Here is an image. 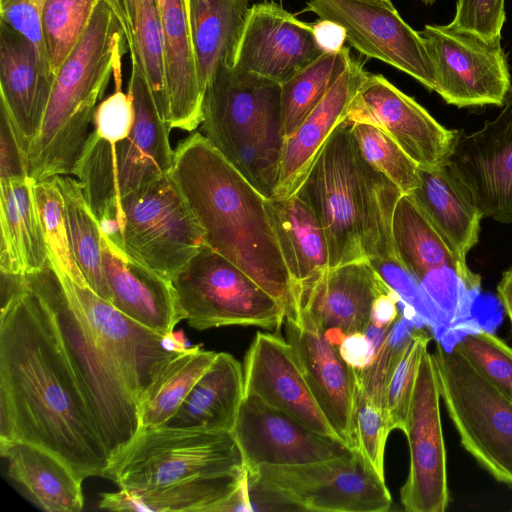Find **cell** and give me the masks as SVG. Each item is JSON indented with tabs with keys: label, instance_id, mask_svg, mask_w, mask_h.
Listing matches in <instances>:
<instances>
[{
	"label": "cell",
	"instance_id": "6da1fadb",
	"mask_svg": "<svg viewBox=\"0 0 512 512\" xmlns=\"http://www.w3.org/2000/svg\"><path fill=\"white\" fill-rule=\"evenodd\" d=\"M25 441L84 480L102 476L109 453L43 301L25 284L1 301L0 443Z\"/></svg>",
	"mask_w": 512,
	"mask_h": 512
},
{
	"label": "cell",
	"instance_id": "7a4b0ae2",
	"mask_svg": "<svg viewBox=\"0 0 512 512\" xmlns=\"http://www.w3.org/2000/svg\"><path fill=\"white\" fill-rule=\"evenodd\" d=\"M24 281L54 319L111 457L139 432L146 392L181 352L168 350L165 335L128 317L87 283L56 272L49 261Z\"/></svg>",
	"mask_w": 512,
	"mask_h": 512
},
{
	"label": "cell",
	"instance_id": "3957f363",
	"mask_svg": "<svg viewBox=\"0 0 512 512\" xmlns=\"http://www.w3.org/2000/svg\"><path fill=\"white\" fill-rule=\"evenodd\" d=\"M247 471L231 432L143 427L109 458L102 477L120 487L100 494L112 511H231Z\"/></svg>",
	"mask_w": 512,
	"mask_h": 512
},
{
	"label": "cell",
	"instance_id": "277c9868",
	"mask_svg": "<svg viewBox=\"0 0 512 512\" xmlns=\"http://www.w3.org/2000/svg\"><path fill=\"white\" fill-rule=\"evenodd\" d=\"M171 175L203 229L206 245L275 298L285 320L299 321L293 283L268 215V198L200 132L178 143Z\"/></svg>",
	"mask_w": 512,
	"mask_h": 512
},
{
	"label": "cell",
	"instance_id": "5b68a950",
	"mask_svg": "<svg viewBox=\"0 0 512 512\" xmlns=\"http://www.w3.org/2000/svg\"><path fill=\"white\" fill-rule=\"evenodd\" d=\"M295 194L324 230L330 268L396 258L391 225L403 193L362 157L351 123L334 130Z\"/></svg>",
	"mask_w": 512,
	"mask_h": 512
},
{
	"label": "cell",
	"instance_id": "8992f818",
	"mask_svg": "<svg viewBox=\"0 0 512 512\" xmlns=\"http://www.w3.org/2000/svg\"><path fill=\"white\" fill-rule=\"evenodd\" d=\"M125 44L114 12L98 0L85 32L55 75L40 130L28 149V174L36 182L73 174L96 104L111 76H121Z\"/></svg>",
	"mask_w": 512,
	"mask_h": 512
},
{
	"label": "cell",
	"instance_id": "52a82bcc",
	"mask_svg": "<svg viewBox=\"0 0 512 512\" xmlns=\"http://www.w3.org/2000/svg\"><path fill=\"white\" fill-rule=\"evenodd\" d=\"M203 135L264 196L274 195L284 145L281 84L220 67L203 97Z\"/></svg>",
	"mask_w": 512,
	"mask_h": 512
},
{
	"label": "cell",
	"instance_id": "ba28073f",
	"mask_svg": "<svg viewBox=\"0 0 512 512\" xmlns=\"http://www.w3.org/2000/svg\"><path fill=\"white\" fill-rule=\"evenodd\" d=\"M128 92L135 112L129 136L111 143L92 130L73 171L99 223L125 196L172 171L170 127L160 116L145 80L134 68Z\"/></svg>",
	"mask_w": 512,
	"mask_h": 512
},
{
	"label": "cell",
	"instance_id": "9c48e42d",
	"mask_svg": "<svg viewBox=\"0 0 512 512\" xmlns=\"http://www.w3.org/2000/svg\"><path fill=\"white\" fill-rule=\"evenodd\" d=\"M100 227L127 256L171 281L206 245L171 173L121 199Z\"/></svg>",
	"mask_w": 512,
	"mask_h": 512
},
{
	"label": "cell",
	"instance_id": "30bf717a",
	"mask_svg": "<svg viewBox=\"0 0 512 512\" xmlns=\"http://www.w3.org/2000/svg\"><path fill=\"white\" fill-rule=\"evenodd\" d=\"M440 395L462 447L496 481L512 488V399L454 346L433 352Z\"/></svg>",
	"mask_w": 512,
	"mask_h": 512
},
{
	"label": "cell",
	"instance_id": "8fae6325",
	"mask_svg": "<svg viewBox=\"0 0 512 512\" xmlns=\"http://www.w3.org/2000/svg\"><path fill=\"white\" fill-rule=\"evenodd\" d=\"M190 327L242 325L279 328L281 304L227 258L205 245L172 279Z\"/></svg>",
	"mask_w": 512,
	"mask_h": 512
},
{
	"label": "cell",
	"instance_id": "7c38bea8",
	"mask_svg": "<svg viewBox=\"0 0 512 512\" xmlns=\"http://www.w3.org/2000/svg\"><path fill=\"white\" fill-rule=\"evenodd\" d=\"M421 36L442 99L458 108L502 106L512 90L501 39L487 40L447 25H425Z\"/></svg>",
	"mask_w": 512,
	"mask_h": 512
},
{
	"label": "cell",
	"instance_id": "4fadbf2b",
	"mask_svg": "<svg viewBox=\"0 0 512 512\" xmlns=\"http://www.w3.org/2000/svg\"><path fill=\"white\" fill-rule=\"evenodd\" d=\"M283 491L302 511L386 512L391 495L357 450L315 463L254 470Z\"/></svg>",
	"mask_w": 512,
	"mask_h": 512
},
{
	"label": "cell",
	"instance_id": "5bb4252c",
	"mask_svg": "<svg viewBox=\"0 0 512 512\" xmlns=\"http://www.w3.org/2000/svg\"><path fill=\"white\" fill-rule=\"evenodd\" d=\"M305 10L344 27L346 41L361 54L393 66L435 91L436 74L425 44L391 0H310Z\"/></svg>",
	"mask_w": 512,
	"mask_h": 512
},
{
	"label": "cell",
	"instance_id": "9a60e30c",
	"mask_svg": "<svg viewBox=\"0 0 512 512\" xmlns=\"http://www.w3.org/2000/svg\"><path fill=\"white\" fill-rule=\"evenodd\" d=\"M440 397L434 356L426 348L419 362L404 432L410 466L400 499L408 512H444L449 505Z\"/></svg>",
	"mask_w": 512,
	"mask_h": 512
},
{
	"label": "cell",
	"instance_id": "2e32d148",
	"mask_svg": "<svg viewBox=\"0 0 512 512\" xmlns=\"http://www.w3.org/2000/svg\"><path fill=\"white\" fill-rule=\"evenodd\" d=\"M446 166L483 218L512 223V90L493 120L457 132Z\"/></svg>",
	"mask_w": 512,
	"mask_h": 512
},
{
	"label": "cell",
	"instance_id": "e0dca14e",
	"mask_svg": "<svg viewBox=\"0 0 512 512\" xmlns=\"http://www.w3.org/2000/svg\"><path fill=\"white\" fill-rule=\"evenodd\" d=\"M346 121L379 127L422 168L445 165L458 132L441 125L424 107L380 74H368Z\"/></svg>",
	"mask_w": 512,
	"mask_h": 512
},
{
	"label": "cell",
	"instance_id": "ac0fdd59",
	"mask_svg": "<svg viewBox=\"0 0 512 512\" xmlns=\"http://www.w3.org/2000/svg\"><path fill=\"white\" fill-rule=\"evenodd\" d=\"M231 433L247 471L262 465L294 466L325 461L351 450L252 395H244Z\"/></svg>",
	"mask_w": 512,
	"mask_h": 512
},
{
	"label": "cell",
	"instance_id": "d6986e66",
	"mask_svg": "<svg viewBox=\"0 0 512 512\" xmlns=\"http://www.w3.org/2000/svg\"><path fill=\"white\" fill-rule=\"evenodd\" d=\"M323 54L312 25L274 2L249 8L233 67L282 84Z\"/></svg>",
	"mask_w": 512,
	"mask_h": 512
},
{
	"label": "cell",
	"instance_id": "ffe728a7",
	"mask_svg": "<svg viewBox=\"0 0 512 512\" xmlns=\"http://www.w3.org/2000/svg\"><path fill=\"white\" fill-rule=\"evenodd\" d=\"M284 324L286 341L317 405L339 440L356 450L355 369L309 316L302 314L299 321L285 320Z\"/></svg>",
	"mask_w": 512,
	"mask_h": 512
},
{
	"label": "cell",
	"instance_id": "44dd1931",
	"mask_svg": "<svg viewBox=\"0 0 512 512\" xmlns=\"http://www.w3.org/2000/svg\"><path fill=\"white\" fill-rule=\"evenodd\" d=\"M243 371L245 395L255 396L312 431L340 441L317 405L286 340L257 332L247 350Z\"/></svg>",
	"mask_w": 512,
	"mask_h": 512
},
{
	"label": "cell",
	"instance_id": "7402d4cb",
	"mask_svg": "<svg viewBox=\"0 0 512 512\" xmlns=\"http://www.w3.org/2000/svg\"><path fill=\"white\" fill-rule=\"evenodd\" d=\"M390 288L369 261L329 268L299 303L325 338L339 346L344 337L365 332L375 299Z\"/></svg>",
	"mask_w": 512,
	"mask_h": 512
},
{
	"label": "cell",
	"instance_id": "603a6c76",
	"mask_svg": "<svg viewBox=\"0 0 512 512\" xmlns=\"http://www.w3.org/2000/svg\"><path fill=\"white\" fill-rule=\"evenodd\" d=\"M102 260L110 302L122 313L161 335L184 320L172 281L127 256L103 233Z\"/></svg>",
	"mask_w": 512,
	"mask_h": 512
},
{
	"label": "cell",
	"instance_id": "cb8c5ba5",
	"mask_svg": "<svg viewBox=\"0 0 512 512\" xmlns=\"http://www.w3.org/2000/svg\"><path fill=\"white\" fill-rule=\"evenodd\" d=\"M368 73L351 58L345 71L298 128L284 139L278 182L272 198L294 195L334 130L347 119Z\"/></svg>",
	"mask_w": 512,
	"mask_h": 512
},
{
	"label": "cell",
	"instance_id": "d4e9b609",
	"mask_svg": "<svg viewBox=\"0 0 512 512\" xmlns=\"http://www.w3.org/2000/svg\"><path fill=\"white\" fill-rule=\"evenodd\" d=\"M54 80L42 68L33 45L1 21L0 106L9 115L26 157L40 130Z\"/></svg>",
	"mask_w": 512,
	"mask_h": 512
},
{
	"label": "cell",
	"instance_id": "484cf974",
	"mask_svg": "<svg viewBox=\"0 0 512 512\" xmlns=\"http://www.w3.org/2000/svg\"><path fill=\"white\" fill-rule=\"evenodd\" d=\"M164 51L168 120L172 128L194 131L203 119L200 87L186 0H156Z\"/></svg>",
	"mask_w": 512,
	"mask_h": 512
},
{
	"label": "cell",
	"instance_id": "4316f807",
	"mask_svg": "<svg viewBox=\"0 0 512 512\" xmlns=\"http://www.w3.org/2000/svg\"><path fill=\"white\" fill-rule=\"evenodd\" d=\"M267 211L299 306L330 268L324 230L312 209L296 194L268 198Z\"/></svg>",
	"mask_w": 512,
	"mask_h": 512
},
{
	"label": "cell",
	"instance_id": "83f0119b",
	"mask_svg": "<svg viewBox=\"0 0 512 512\" xmlns=\"http://www.w3.org/2000/svg\"><path fill=\"white\" fill-rule=\"evenodd\" d=\"M30 176L0 178V271L24 276L42 270L48 251Z\"/></svg>",
	"mask_w": 512,
	"mask_h": 512
},
{
	"label": "cell",
	"instance_id": "f1b7e54d",
	"mask_svg": "<svg viewBox=\"0 0 512 512\" xmlns=\"http://www.w3.org/2000/svg\"><path fill=\"white\" fill-rule=\"evenodd\" d=\"M9 478L23 495L47 512L83 509L82 481L63 460L35 444L15 440L0 443Z\"/></svg>",
	"mask_w": 512,
	"mask_h": 512
},
{
	"label": "cell",
	"instance_id": "f546056e",
	"mask_svg": "<svg viewBox=\"0 0 512 512\" xmlns=\"http://www.w3.org/2000/svg\"><path fill=\"white\" fill-rule=\"evenodd\" d=\"M245 395L244 371L231 354L220 352L162 427L231 432Z\"/></svg>",
	"mask_w": 512,
	"mask_h": 512
},
{
	"label": "cell",
	"instance_id": "4dcf8cb0",
	"mask_svg": "<svg viewBox=\"0 0 512 512\" xmlns=\"http://www.w3.org/2000/svg\"><path fill=\"white\" fill-rule=\"evenodd\" d=\"M410 195L450 249L466 261L478 242L483 217L446 164L419 167V182Z\"/></svg>",
	"mask_w": 512,
	"mask_h": 512
},
{
	"label": "cell",
	"instance_id": "1f68e13d",
	"mask_svg": "<svg viewBox=\"0 0 512 512\" xmlns=\"http://www.w3.org/2000/svg\"><path fill=\"white\" fill-rule=\"evenodd\" d=\"M201 90L220 67H233L248 0H186Z\"/></svg>",
	"mask_w": 512,
	"mask_h": 512
},
{
	"label": "cell",
	"instance_id": "d6a6232c",
	"mask_svg": "<svg viewBox=\"0 0 512 512\" xmlns=\"http://www.w3.org/2000/svg\"><path fill=\"white\" fill-rule=\"evenodd\" d=\"M105 1L123 29L132 68L145 80L160 116L167 123L165 51L156 0Z\"/></svg>",
	"mask_w": 512,
	"mask_h": 512
},
{
	"label": "cell",
	"instance_id": "836d02e7",
	"mask_svg": "<svg viewBox=\"0 0 512 512\" xmlns=\"http://www.w3.org/2000/svg\"><path fill=\"white\" fill-rule=\"evenodd\" d=\"M392 240L398 261L419 280L431 270L450 266L472 271L445 243L410 194H403L392 217Z\"/></svg>",
	"mask_w": 512,
	"mask_h": 512
},
{
	"label": "cell",
	"instance_id": "e575fe53",
	"mask_svg": "<svg viewBox=\"0 0 512 512\" xmlns=\"http://www.w3.org/2000/svg\"><path fill=\"white\" fill-rule=\"evenodd\" d=\"M63 196L68 236L74 258L88 284L100 297L111 300L102 260V231L79 180L54 176Z\"/></svg>",
	"mask_w": 512,
	"mask_h": 512
},
{
	"label": "cell",
	"instance_id": "d590c367",
	"mask_svg": "<svg viewBox=\"0 0 512 512\" xmlns=\"http://www.w3.org/2000/svg\"><path fill=\"white\" fill-rule=\"evenodd\" d=\"M216 355L214 351L194 346L171 359L143 398L139 410L141 428L165 424L179 409Z\"/></svg>",
	"mask_w": 512,
	"mask_h": 512
},
{
	"label": "cell",
	"instance_id": "8d00e7d4",
	"mask_svg": "<svg viewBox=\"0 0 512 512\" xmlns=\"http://www.w3.org/2000/svg\"><path fill=\"white\" fill-rule=\"evenodd\" d=\"M351 60L348 47L323 53L281 84L284 139L290 136L319 104Z\"/></svg>",
	"mask_w": 512,
	"mask_h": 512
},
{
	"label": "cell",
	"instance_id": "74e56055",
	"mask_svg": "<svg viewBox=\"0 0 512 512\" xmlns=\"http://www.w3.org/2000/svg\"><path fill=\"white\" fill-rule=\"evenodd\" d=\"M98 0H47L42 28L51 72L59 68L85 32Z\"/></svg>",
	"mask_w": 512,
	"mask_h": 512
},
{
	"label": "cell",
	"instance_id": "f35d334b",
	"mask_svg": "<svg viewBox=\"0 0 512 512\" xmlns=\"http://www.w3.org/2000/svg\"><path fill=\"white\" fill-rule=\"evenodd\" d=\"M351 129L362 157L403 194H411L419 182L418 164L379 127L356 122Z\"/></svg>",
	"mask_w": 512,
	"mask_h": 512
},
{
	"label": "cell",
	"instance_id": "ab89813d",
	"mask_svg": "<svg viewBox=\"0 0 512 512\" xmlns=\"http://www.w3.org/2000/svg\"><path fill=\"white\" fill-rule=\"evenodd\" d=\"M35 193L50 264L56 272L87 283L73 255L63 196L55 178L36 182Z\"/></svg>",
	"mask_w": 512,
	"mask_h": 512
},
{
	"label": "cell",
	"instance_id": "60d3db41",
	"mask_svg": "<svg viewBox=\"0 0 512 512\" xmlns=\"http://www.w3.org/2000/svg\"><path fill=\"white\" fill-rule=\"evenodd\" d=\"M434 338L422 327L414 326L391 370L386 389V416L389 430H406L408 412L423 351Z\"/></svg>",
	"mask_w": 512,
	"mask_h": 512
},
{
	"label": "cell",
	"instance_id": "b9f144b4",
	"mask_svg": "<svg viewBox=\"0 0 512 512\" xmlns=\"http://www.w3.org/2000/svg\"><path fill=\"white\" fill-rule=\"evenodd\" d=\"M492 384L512 399V347L491 331L468 332L453 344Z\"/></svg>",
	"mask_w": 512,
	"mask_h": 512
},
{
	"label": "cell",
	"instance_id": "7bdbcfd3",
	"mask_svg": "<svg viewBox=\"0 0 512 512\" xmlns=\"http://www.w3.org/2000/svg\"><path fill=\"white\" fill-rule=\"evenodd\" d=\"M354 423L356 450L368 465L384 478V450L391 432L386 410L372 396L356 387Z\"/></svg>",
	"mask_w": 512,
	"mask_h": 512
},
{
	"label": "cell",
	"instance_id": "ee69618b",
	"mask_svg": "<svg viewBox=\"0 0 512 512\" xmlns=\"http://www.w3.org/2000/svg\"><path fill=\"white\" fill-rule=\"evenodd\" d=\"M46 1L0 0V18L33 45L44 71L55 76L50 69L42 28Z\"/></svg>",
	"mask_w": 512,
	"mask_h": 512
},
{
	"label": "cell",
	"instance_id": "f6af8a7d",
	"mask_svg": "<svg viewBox=\"0 0 512 512\" xmlns=\"http://www.w3.org/2000/svg\"><path fill=\"white\" fill-rule=\"evenodd\" d=\"M505 18V0H457L449 24L487 40H496L501 39Z\"/></svg>",
	"mask_w": 512,
	"mask_h": 512
},
{
	"label": "cell",
	"instance_id": "bcb514c9",
	"mask_svg": "<svg viewBox=\"0 0 512 512\" xmlns=\"http://www.w3.org/2000/svg\"><path fill=\"white\" fill-rule=\"evenodd\" d=\"M135 118L133 100L129 92L115 87L113 94L97 105L93 131L103 140L114 143L131 133Z\"/></svg>",
	"mask_w": 512,
	"mask_h": 512
},
{
	"label": "cell",
	"instance_id": "7dc6e473",
	"mask_svg": "<svg viewBox=\"0 0 512 512\" xmlns=\"http://www.w3.org/2000/svg\"><path fill=\"white\" fill-rule=\"evenodd\" d=\"M242 511H302V509L274 484L254 471H247L242 489Z\"/></svg>",
	"mask_w": 512,
	"mask_h": 512
},
{
	"label": "cell",
	"instance_id": "c3c4849f",
	"mask_svg": "<svg viewBox=\"0 0 512 512\" xmlns=\"http://www.w3.org/2000/svg\"><path fill=\"white\" fill-rule=\"evenodd\" d=\"M24 176H29L26 154L9 115L0 106V178Z\"/></svg>",
	"mask_w": 512,
	"mask_h": 512
},
{
	"label": "cell",
	"instance_id": "681fc988",
	"mask_svg": "<svg viewBox=\"0 0 512 512\" xmlns=\"http://www.w3.org/2000/svg\"><path fill=\"white\" fill-rule=\"evenodd\" d=\"M338 350L345 362L354 369H362L370 365L377 353L365 332L347 335L339 344Z\"/></svg>",
	"mask_w": 512,
	"mask_h": 512
},
{
	"label": "cell",
	"instance_id": "f907efd6",
	"mask_svg": "<svg viewBox=\"0 0 512 512\" xmlns=\"http://www.w3.org/2000/svg\"><path fill=\"white\" fill-rule=\"evenodd\" d=\"M311 25L315 41L323 53H335L344 47L346 30L340 24L319 19Z\"/></svg>",
	"mask_w": 512,
	"mask_h": 512
},
{
	"label": "cell",
	"instance_id": "816d5d0a",
	"mask_svg": "<svg viewBox=\"0 0 512 512\" xmlns=\"http://www.w3.org/2000/svg\"><path fill=\"white\" fill-rule=\"evenodd\" d=\"M400 297L391 288L380 294L374 301L371 312V324L378 328L389 329L399 317L397 304Z\"/></svg>",
	"mask_w": 512,
	"mask_h": 512
},
{
	"label": "cell",
	"instance_id": "f5cc1de1",
	"mask_svg": "<svg viewBox=\"0 0 512 512\" xmlns=\"http://www.w3.org/2000/svg\"><path fill=\"white\" fill-rule=\"evenodd\" d=\"M496 289L498 299L512 327V265L503 272Z\"/></svg>",
	"mask_w": 512,
	"mask_h": 512
},
{
	"label": "cell",
	"instance_id": "db71d44e",
	"mask_svg": "<svg viewBox=\"0 0 512 512\" xmlns=\"http://www.w3.org/2000/svg\"><path fill=\"white\" fill-rule=\"evenodd\" d=\"M425 4H433L435 2V0H422Z\"/></svg>",
	"mask_w": 512,
	"mask_h": 512
},
{
	"label": "cell",
	"instance_id": "11a10c76",
	"mask_svg": "<svg viewBox=\"0 0 512 512\" xmlns=\"http://www.w3.org/2000/svg\"><path fill=\"white\" fill-rule=\"evenodd\" d=\"M249 1V0H248Z\"/></svg>",
	"mask_w": 512,
	"mask_h": 512
}]
</instances>
